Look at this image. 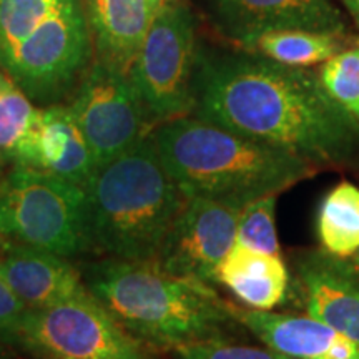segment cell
I'll return each instance as SVG.
<instances>
[{"label":"cell","mask_w":359,"mask_h":359,"mask_svg":"<svg viewBox=\"0 0 359 359\" xmlns=\"http://www.w3.org/2000/svg\"><path fill=\"white\" fill-rule=\"evenodd\" d=\"M240 206L212 198H187L165 236L155 263L168 275L217 285V271L236 243Z\"/></svg>","instance_id":"30bf717a"},{"label":"cell","mask_w":359,"mask_h":359,"mask_svg":"<svg viewBox=\"0 0 359 359\" xmlns=\"http://www.w3.org/2000/svg\"><path fill=\"white\" fill-rule=\"evenodd\" d=\"M217 285L235 303L255 311H276L293 291V273L285 257L262 253L235 243L217 271Z\"/></svg>","instance_id":"e0dca14e"},{"label":"cell","mask_w":359,"mask_h":359,"mask_svg":"<svg viewBox=\"0 0 359 359\" xmlns=\"http://www.w3.org/2000/svg\"><path fill=\"white\" fill-rule=\"evenodd\" d=\"M13 165L55 175L80 188L95 175V161L70 105L39 107Z\"/></svg>","instance_id":"4fadbf2b"},{"label":"cell","mask_w":359,"mask_h":359,"mask_svg":"<svg viewBox=\"0 0 359 359\" xmlns=\"http://www.w3.org/2000/svg\"><path fill=\"white\" fill-rule=\"evenodd\" d=\"M0 235L67 259L88 251L85 190L55 175L13 165L0 178Z\"/></svg>","instance_id":"8992f818"},{"label":"cell","mask_w":359,"mask_h":359,"mask_svg":"<svg viewBox=\"0 0 359 359\" xmlns=\"http://www.w3.org/2000/svg\"><path fill=\"white\" fill-rule=\"evenodd\" d=\"M29 311L20 298L13 293L6 278L0 273V334L6 333L20 321V318Z\"/></svg>","instance_id":"cb8c5ba5"},{"label":"cell","mask_w":359,"mask_h":359,"mask_svg":"<svg viewBox=\"0 0 359 359\" xmlns=\"http://www.w3.org/2000/svg\"><path fill=\"white\" fill-rule=\"evenodd\" d=\"M217 27L233 42L278 30L346 35L333 0H206Z\"/></svg>","instance_id":"7c38bea8"},{"label":"cell","mask_w":359,"mask_h":359,"mask_svg":"<svg viewBox=\"0 0 359 359\" xmlns=\"http://www.w3.org/2000/svg\"><path fill=\"white\" fill-rule=\"evenodd\" d=\"M198 57L196 20L190 7L163 4L128 70L155 127L191 115Z\"/></svg>","instance_id":"52a82bcc"},{"label":"cell","mask_w":359,"mask_h":359,"mask_svg":"<svg viewBox=\"0 0 359 359\" xmlns=\"http://www.w3.org/2000/svg\"><path fill=\"white\" fill-rule=\"evenodd\" d=\"M346 35L308 32V30H278L253 35L238 42L245 53L257 55L275 64L308 69L316 64H325L336 53L346 48Z\"/></svg>","instance_id":"ac0fdd59"},{"label":"cell","mask_w":359,"mask_h":359,"mask_svg":"<svg viewBox=\"0 0 359 359\" xmlns=\"http://www.w3.org/2000/svg\"><path fill=\"white\" fill-rule=\"evenodd\" d=\"M95 161V172L154 132L137 88L127 74L93 60L70 103Z\"/></svg>","instance_id":"9c48e42d"},{"label":"cell","mask_w":359,"mask_h":359,"mask_svg":"<svg viewBox=\"0 0 359 359\" xmlns=\"http://www.w3.org/2000/svg\"><path fill=\"white\" fill-rule=\"evenodd\" d=\"M4 240H6V238H4L2 235H0V246H2V243H4Z\"/></svg>","instance_id":"f1b7e54d"},{"label":"cell","mask_w":359,"mask_h":359,"mask_svg":"<svg viewBox=\"0 0 359 359\" xmlns=\"http://www.w3.org/2000/svg\"><path fill=\"white\" fill-rule=\"evenodd\" d=\"M80 275L92 298L143 346L173 351L250 336L213 286L168 275L155 263L107 257L83 263Z\"/></svg>","instance_id":"7a4b0ae2"},{"label":"cell","mask_w":359,"mask_h":359,"mask_svg":"<svg viewBox=\"0 0 359 359\" xmlns=\"http://www.w3.org/2000/svg\"><path fill=\"white\" fill-rule=\"evenodd\" d=\"M0 359H12L11 354H8L2 346H0Z\"/></svg>","instance_id":"4316f807"},{"label":"cell","mask_w":359,"mask_h":359,"mask_svg":"<svg viewBox=\"0 0 359 359\" xmlns=\"http://www.w3.org/2000/svg\"><path fill=\"white\" fill-rule=\"evenodd\" d=\"M151 138L185 198H212L243 208L318 172L290 151L193 115L156 125Z\"/></svg>","instance_id":"3957f363"},{"label":"cell","mask_w":359,"mask_h":359,"mask_svg":"<svg viewBox=\"0 0 359 359\" xmlns=\"http://www.w3.org/2000/svg\"><path fill=\"white\" fill-rule=\"evenodd\" d=\"M92 62L83 0H0V70L32 103L55 105Z\"/></svg>","instance_id":"5b68a950"},{"label":"cell","mask_w":359,"mask_h":359,"mask_svg":"<svg viewBox=\"0 0 359 359\" xmlns=\"http://www.w3.org/2000/svg\"><path fill=\"white\" fill-rule=\"evenodd\" d=\"M191 115L290 151L316 168L359 165V122L306 69L250 53H200Z\"/></svg>","instance_id":"6da1fadb"},{"label":"cell","mask_w":359,"mask_h":359,"mask_svg":"<svg viewBox=\"0 0 359 359\" xmlns=\"http://www.w3.org/2000/svg\"><path fill=\"white\" fill-rule=\"evenodd\" d=\"M344 6L348 7V11L354 17V20L359 24V0H343Z\"/></svg>","instance_id":"d4e9b609"},{"label":"cell","mask_w":359,"mask_h":359,"mask_svg":"<svg viewBox=\"0 0 359 359\" xmlns=\"http://www.w3.org/2000/svg\"><path fill=\"white\" fill-rule=\"evenodd\" d=\"M175 359H294L269 346H251L241 341L191 344L173 349Z\"/></svg>","instance_id":"603a6c76"},{"label":"cell","mask_w":359,"mask_h":359,"mask_svg":"<svg viewBox=\"0 0 359 359\" xmlns=\"http://www.w3.org/2000/svg\"><path fill=\"white\" fill-rule=\"evenodd\" d=\"M0 339L35 359H151L92 294L29 309Z\"/></svg>","instance_id":"ba28073f"},{"label":"cell","mask_w":359,"mask_h":359,"mask_svg":"<svg viewBox=\"0 0 359 359\" xmlns=\"http://www.w3.org/2000/svg\"><path fill=\"white\" fill-rule=\"evenodd\" d=\"M318 248L339 259L359 250V187L341 180L323 196L314 218Z\"/></svg>","instance_id":"d6986e66"},{"label":"cell","mask_w":359,"mask_h":359,"mask_svg":"<svg viewBox=\"0 0 359 359\" xmlns=\"http://www.w3.org/2000/svg\"><path fill=\"white\" fill-rule=\"evenodd\" d=\"M0 273L27 309H45L90 294L67 258L15 241L0 246Z\"/></svg>","instance_id":"5bb4252c"},{"label":"cell","mask_w":359,"mask_h":359,"mask_svg":"<svg viewBox=\"0 0 359 359\" xmlns=\"http://www.w3.org/2000/svg\"><path fill=\"white\" fill-rule=\"evenodd\" d=\"M318 77L327 95L359 122V40L325 62Z\"/></svg>","instance_id":"7402d4cb"},{"label":"cell","mask_w":359,"mask_h":359,"mask_svg":"<svg viewBox=\"0 0 359 359\" xmlns=\"http://www.w3.org/2000/svg\"><path fill=\"white\" fill-rule=\"evenodd\" d=\"M278 195L250 201L241 208L236 226V243L262 253L283 257L276 233Z\"/></svg>","instance_id":"44dd1931"},{"label":"cell","mask_w":359,"mask_h":359,"mask_svg":"<svg viewBox=\"0 0 359 359\" xmlns=\"http://www.w3.org/2000/svg\"><path fill=\"white\" fill-rule=\"evenodd\" d=\"M35 114L32 100L0 70V163H13Z\"/></svg>","instance_id":"ffe728a7"},{"label":"cell","mask_w":359,"mask_h":359,"mask_svg":"<svg viewBox=\"0 0 359 359\" xmlns=\"http://www.w3.org/2000/svg\"><path fill=\"white\" fill-rule=\"evenodd\" d=\"M346 262H348V264H349V266H351V269H353V271H354V273H356V276L359 278V250L356 251V253H354V255H353V257H351V258H348V259H346Z\"/></svg>","instance_id":"484cf974"},{"label":"cell","mask_w":359,"mask_h":359,"mask_svg":"<svg viewBox=\"0 0 359 359\" xmlns=\"http://www.w3.org/2000/svg\"><path fill=\"white\" fill-rule=\"evenodd\" d=\"M90 250L151 263L187 203L161 163L151 133L105 167L85 188Z\"/></svg>","instance_id":"277c9868"},{"label":"cell","mask_w":359,"mask_h":359,"mask_svg":"<svg viewBox=\"0 0 359 359\" xmlns=\"http://www.w3.org/2000/svg\"><path fill=\"white\" fill-rule=\"evenodd\" d=\"M250 336L294 359H359V344L308 314L255 311L230 302Z\"/></svg>","instance_id":"9a60e30c"},{"label":"cell","mask_w":359,"mask_h":359,"mask_svg":"<svg viewBox=\"0 0 359 359\" xmlns=\"http://www.w3.org/2000/svg\"><path fill=\"white\" fill-rule=\"evenodd\" d=\"M161 6L158 0H83L93 60L128 75Z\"/></svg>","instance_id":"2e32d148"},{"label":"cell","mask_w":359,"mask_h":359,"mask_svg":"<svg viewBox=\"0 0 359 359\" xmlns=\"http://www.w3.org/2000/svg\"><path fill=\"white\" fill-rule=\"evenodd\" d=\"M290 268L308 316L359 344V278L346 259L306 248L294 251Z\"/></svg>","instance_id":"8fae6325"},{"label":"cell","mask_w":359,"mask_h":359,"mask_svg":"<svg viewBox=\"0 0 359 359\" xmlns=\"http://www.w3.org/2000/svg\"><path fill=\"white\" fill-rule=\"evenodd\" d=\"M161 4H172V2H180V0H158Z\"/></svg>","instance_id":"83f0119b"}]
</instances>
